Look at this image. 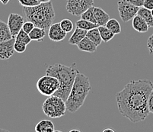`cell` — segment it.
I'll use <instances>...</instances> for the list:
<instances>
[{"label":"cell","instance_id":"23","mask_svg":"<svg viewBox=\"0 0 153 132\" xmlns=\"http://www.w3.org/2000/svg\"><path fill=\"white\" fill-rule=\"evenodd\" d=\"M76 25L77 28L83 29L85 31H89L91 29L94 28H98V25L97 24H94L93 22H89V21L85 20V19H80L77 21L76 23Z\"/></svg>","mask_w":153,"mask_h":132},{"label":"cell","instance_id":"12","mask_svg":"<svg viewBox=\"0 0 153 132\" xmlns=\"http://www.w3.org/2000/svg\"><path fill=\"white\" fill-rule=\"evenodd\" d=\"M94 15L98 26H105L110 19L109 15L99 7L94 6Z\"/></svg>","mask_w":153,"mask_h":132},{"label":"cell","instance_id":"16","mask_svg":"<svg viewBox=\"0 0 153 132\" xmlns=\"http://www.w3.org/2000/svg\"><path fill=\"white\" fill-rule=\"evenodd\" d=\"M35 131L37 132H54L55 126L50 120H41L36 125Z\"/></svg>","mask_w":153,"mask_h":132},{"label":"cell","instance_id":"21","mask_svg":"<svg viewBox=\"0 0 153 132\" xmlns=\"http://www.w3.org/2000/svg\"><path fill=\"white\" fill-rule=\"evenodd\" d=\"M98 30H99L100 34H101V37L102 38V41L105 43L109 42L111 40H112L114 38V37L115 35L106 26H98Z\"/></svg>","mask_w":153,"mask_h":132},{"label":"cell","instance_id":"31","mask_svg":"<svg viewBox=\"0 0 153 132\" xmlns=\"http://www.w3.org/2000/svg\"><path fill=\"white\" fill-rule=\"evenodd\" d=\"M148 107H149V112L153 114V90L151 92L149 97Z\"/></svg>","mask_w":153,"mask_h":132},{"label":"cell","instance_id":"13","mask_svg":"<svg viewBox=\"0 0 153 132\" xmlns=\"http://www.w3.org/2000/svg\"><path fill=\"white\" fill-rule=\"evenodd\" d=\"M133 29L136 31L140 33H146L148 31L149 27L146 22L143 19V18L139 15H136L133 19V22H132Z\"/></svg>","mask_w":153,"mask_h":132},{"label":"cell","instance_id":"17","mask_svg":"<svg viewBox=\"0 0 153 132\" xmlns=\"http://www.w3.org/2000/svg\"><path fill=\"white\" fill-rule=\"evenodd\" d=\"M46 31L47 30H45L44 28H42L34 27V29L29 33V35H30V37L31 38L32 41L41 42V41H43L45 36L47 35Z\"/></svg>","mask_w":153,"mask_h":132},{"label":"cell","instance_id":"37","mask_svg":"<svg viewBox=\"0 0 153 132\" xmlns=\"http://www.w3.org/2000/svg\"><path fill=\"white\" fill-rule=\"evenodd\" d=\"M72 131H80L79 130H77V129H73V130L69 131V132H72Z\"/></svg>","mask_w":153,"mask_h":132},{"label":"cell","instance_id":"26","mask_svg":"<svg viewBox=\"0 0 153 132\" xmlns=\"http://www.w3.org/2000/svg\"><path fill=\"white\" fill-rule=\"evenodd\" d=\"M59 24H60L61 28H62L66 33L71 32V31L73 30V28H74V25H73V23H72V21H71L70 19H62V20L59 22Z\"/></svg>","mask_w":153,"mask_h":132},{"label":"cell","instance_id":"34","mask_svg":"<svg viewBox=\"0 0 153 132\" xmlns=\"http://www.w3.org/2000/svg\"><path fill=\"white\" fill-rule=\"evenodd\" d=\"M9 1H10V0H0V2H2V3L3 4V5H5L9 3Z\"/></svg>","mask_w":153,"mask_h":132},{"label":"cell","instance_id":"11","mask_svg":"<svg viewBox=\"0 0 153 132\" xmlns=\"http://www.w3.org/2000/svg\"><path fill=\"white\" fill-rule=\"evenodd\" d=\"M67 33L61 28L59 23H54L51 25L48 31V37L50 39L55 42H59L66 38Z\"/></svg>","mask_w":153,"mask_h":132},{"label":"cell","instance_id":"2","mask_svg":"<svg viewBox=\"0 0 153 132\" xmlns=\"http://www.w3.org/2000/svg\"><path fill=\"white\" fill-rule=\"evenodd\" d=\"M78 72L79 70L75 63L71 66L55 63L47 66L45 71L46 74L56 77L60 83L59 89L56 92L54 95L62 98L64 101H66Z\"/></svg>","mask_w":153,"mask_h":132},{"label":"cell","instance_id":"20","mask_svg":"<svg viewBox=\"0 0 153 132\" xmlns=\"http://www.w3.org/2000/svg\"><path fill=\"white\" fill-rule=\"evenodd\" d=\"M137 15H140L148 24L149 27L153 28V16L151 13V10L146 9L144 7H140L139 9Z\"/></svg>","mask_w":153,"mask_h":132},{"label":"cell","instance_id":"33","mask_svg":"<svg viewBox=\"0 0 153 132\" xmlns=\"http://www.w3.org/2000/svg\"><path fill=\"white\" fill-rule=\"evenodd\" d=\"M143 7L149 10H152L153 9V0H145Z\"/></svg>","mask_w":153,"mask_h":132},{"label":"cell","instance_id":"18","mask_svg":"<svg viewBox=\"0 0 153 132\" xmlns=\"http://www.w3.org/2000/svg\"><path fill=\"white\" fill-rule=\"evenodd\" d=\"M13 38L8 24L0 20V41H8Z\"/></svg>","mask_w":153,"mask_h":132},{"label":"cell","instance_id":"22","mask_svg":"<svg viewBox=\"0 0 153 132\" xmlns=\"http://www.w3.org/2000/svg\"><path fill=\"white\" fill-rule=\"evenodd\" d=\"M105 26L108 29H110L114 34H118L121 32V26L118 21L114 19H110Z\"/></svg>","mask_w":153,"mask_h":132},{"label":"cell","instance_id":"5","mask_svg":"<svg viewBox=\"0 0 153 132\" xmlns=\"http://www.w3.org/2000/svg\"><path fill=\"white\" fill-rule=\"evenodd\" d=\"M42 109L47 117L51 119L62 117L67 110L66 101L55 95L48 96L43 103Z\"/></svg>","mask_w":153,"mask_h":132},{"label":"cell","instance_id":"15","mask_svg":"<svg viewBox=\"0 0 153 132\" xmlns=\"http://www.w3.org/2000/svg\"><path fill=\"white\" fill-rule=\"evenodd\" d=\"M87 31H88L83 30V29H81L79 28L76 27L73 34L71 35V37H69V41H68L69 44H72V45H77L85 37H86Z\"/></svg>","mask_w":153,"mask_h":132},{"label":"cell","instance_id":"10","mask_svg":"<svg viewBox=\"0 0 153 132\" xmlns=\"http://www.w3.org/2000/svg\"><path fill=\"white\" fill-rule=\"evenodd\" d=\"M15 38H12L10 40L5 41H0V60H9L15 53L14 44Z\"/></svg>","mask_w":153,"mask_h":132},{"label":"cell","instance_id":"32","mask_svg":"<svg viewBox=\"0 0 153 132\" xmlns=\"http://www.w3.org/2000/svg\"><path fill=\"white\" fill-rule=\"evenodd\" d=\"M126 1L130 2V3L136 5V6L140 7V8L143 6V4H144L145 2V0H126Z\"/></svg>","mask_w":153,"mask_h":132},{"label":"cell","instance_id":"35","mask_svg":"<svg viewBox=\"0 0 153 132\" xmlns=\"http://www.w3.org/2000/svg\"><path fill=\"white\" fill-rule=\"evenodd\" d=\"M107 131L114 132V130H113L112 128H107V129H104V130L103 131V132H107Z\"/></svg>","mask_w":153,"mask_h":132},{"label":"cell","instance_id":"14","mask_svg":"<svg viewBox=\"0 0 153 132\" xmlns=\"http://www.w3.org/2000/svg\"><path fill=\"white\" fill-rule=\"evenodd\" d=\"M77 47L79 50L83 52H87V53H94L97 50V47L92 41L87 37H85L82 40L79 44H77Z\"/></svg>","mask_w":153,"mask_h":132},{"label":"cell","instance_id":"29","mask_svg":"<svg viewBox=\"0 0 153 132\" xmlns=\"http://www.w3.org/2000/svg\"><path fill=\"white\" fill-rule=\"evenodd\" d=\"M34 27H35V25H34L33 22H30V21H27V22L24 23L23 27H22V30L25 31L26 33H27V34H29V33L34 29Z\"/></svg>","mask_w":153,"mask_h":132},{"label":"cell","instance_id":"1","mask_svg":"<svg viewBox=\"0 0 153 132\" xmlns=\"http://www.w3.org/2000/svg\"><path fill=\"white\" fill-rule=\"evenodd\" d=\"M153 90L151 80H131L117 93L116 100L120 113L133 123L144 121L148 117V101Z\"/></svg>","mask_w":153,"mask_h":132},{"label":"cell","instance_id":"9","mask_svg":"<svg viewBox=\"0 0 153 132\" xmlns=\"http://www.w3.org/2000/svg\"><path fill=\"white\" fill-rule=\"evenodd\" d=\"M24 23H25L24 18L19 14L11 13L9 15L7 24H8V26L10 29L11 34L14 38H15L16 35L22 29Z\"/></svg>","mask_w":153,"mask_h":132},{"label":"cell","instance_id":"7","mask_svg":"<svg viewBox=\"0 0 153 132\" xmlns=\"http://www.w3.org/2000/svg\"><path fill=\"white\" fill-rule=\"evenodd\" d=\"M92 6H94V0H67L66 8L71 15L80 16Z\"/></svg>","mask_w":153,"mask_h":132},{"label":"cell","instance_id":"3","mask_svg":"<svg viewBox=\"0 0 153 132\" xmlns=\"http://www.w3.org/2000/svg\"><path fill=\"white\" fill-rule=\"evenodd\" d=\"M91 89V87L88 77L79 71L78 72L66 101L67 111L71 113L77 112L83 105Z\"/></svg>","mask_w":153,"mask_h":132},{"label":"cell","instance_id":"28","mask_svg":"<svg viewBox=\"0 0 153 132\" xmlns=\"http://www.w3.org/2000/svg\"><path fill=\"white\" fill-rule=\"evenodd\" d=\"M19 2L23 7L35 6L41 3L38 0H19Z\"/></svg>","mask_w":153,"mask_h":132},{"label":"cell","instance_id":"8","mask_svg":"<svg viewBox=\"0 0 153 132\" xmlns=\"http://www.w3.org/2000/svg\"><path fill=\"white\" fill-rule=\"evenodd\" d=\"M118 12L120 17L123 22L132 20L137 15L140 7L133 5L126 0H120L117 2Z\"/></svg>","mask_w":153,"mask_h":132},{"label":"cell","instance_id":"38","mask_svg":"<svg viewBox=\"0 0 153 132\" xmlns=\"http://www.w3.org/2000/svg\"><path fill=\"white\" fill-rule=\"evenodd\" d=\"M151 13H152V16H153V9H152V10H151Z\"/></svg>","mask_w":153,"mask_h":132},{"label":"cell","instance_id":"19","mask_svg":"<svg viewBox=\"0 0 153 132\" xmlns=\"http://www.w3.org/2000/svg\"><path fill=\"white\" fill-rule=\"evenodd\" d=\"M86 37H88L97 46H99L103 41L102 38L101 37V34H100L99 30H98V27L88 31L87 34H86Z\"/></svg>","mask_w":153,"mask_h":132},{"label":"cell","instance_id":"36","mask_svg":"<svg viewBox=\"0 0 153 132\" xmlns=\"http://www.w3.org/2000/svg\"><path fill=\"white\" fill-rule=\"evenodd\" d=\"M39 2H41V3H42V2H51V0H38Z\"/></svg>","mask_w":153,"mask_h":132},{"label":"cell","instance_id":"30","mask_svg":"<svg viewBox=\"0 0 153 132\" xmlns=\"http://www.w3.org/2000/svg\"><path fill=\"white\" fill-rule=\"evenodd\" d=\"M147 48H148L150 54L153 55V34L147 40Z\"/></svg>","mask_w":153,"mask_h":132},{"label":"cell","instance_id":"27","mask_svg":"<svg viewBox=\"0 0 153 132\" xmlns=\"http://www.w3.org/2000/svg\"><path fill=\"white\" fill-rule=\"evenodd\" d=\"M14 49L15 51H16L17 53H24L27 49V44H24V43L20 42V41H15V44H14Z\"/></svg>","mask_w":153,"mask_h":132},{"label":"cell","instance_id":"4","mask_svg":"<svg viewBox=\"0 0 153 132\" xmlns=\"http://www.w3.org/2000/svg\"><path fill=\"white\" fill-rule=\"evenodd\" d=\"M26 19L33 22L35 27L49 29L55 19L56 14L52 2H42L35 6L23 7Z\"/></svg>","mask_w":153,"mask_h":132},{"label":"cell","instance_id":"25","mask_svg":"<svg viewBox=\"0 0 153 132\" xmlns=\"http://www.w3.org/2000/svg\"><path fill=\"white\" fill-rule=\"evenodd\" d=\"M80 17H81L82 19L89 21V22H93L94 24H97L94 15V6L91 7V8H89L88 9H87L85 12H83V13L80 15Z\"/></svg>","mask_w":153,"mask_h":132},{"label":"cell","instance_id":"6","mask_svg":"<svg viewBox=\"0 0 153 132\" xmlns=\"http://www.w3.org/2000/svg\"><path fill=\"white\" fill-rule=\"evenodd\" d=\"M60 83L58 79L53 76L47 75L42 76L37 82V88L38 92L46 96L54 95L59 89Z\"/></svg>","mask_w":153,"mask_h":132},{"label":"cell","instance_id":"24","mask_svg":"<svg viewBox=\"0 0 153 132\" xmlns=\"http://www.w3.org/2000/svg\"><path fill=\"white\" fill-rule=\"evenodd\" d=\"M15 41H20V42H22L27 45L28 44H30L32 40L30 37L29 34L26 33L25 31H23L22 29L19 32V34L16 35V37H15Z\"/></svg>","mask_w":153,"mask_h":132}]
</instances>
